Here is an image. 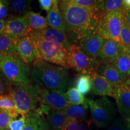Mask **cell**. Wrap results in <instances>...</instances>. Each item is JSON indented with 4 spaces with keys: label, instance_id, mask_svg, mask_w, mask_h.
Wrapping results in <instances>:
<instances>
[{
    "label": "cell",
    "instance_id": "6da1fadb",
    "mask_svg": "<svg viewBox=\"0 0 130 130\" xmlns=\"http://www.w3.org/2000/svg\"><path fill=\"white\" fill-rule=\"evenodd\" d=\"M58 7L71 44L78 45L97 32L99 15L95 11L75 5L70 0L58 1Z\"/></svg>",
    "mask_w": 130,
    "mask_h": 130
},
{
    "label": "cell",
    "instance_id": "5bb4252c",
    "mask_svg": "<svg viewBox=\"0 0 130 130\" xmlns=\"http://www.w3.org/2000/svg\"><path fill=\"white\" fill-rule=\"evenodd\" d=\"M113 98L119 111L123 117L130 114V86L121 84L114 87Z\"/></svg>",
    "mask_w": 130,
    "mask_h": 130
},
{
    "label": "cell",
    "instance_id": "f6af8a7d",
    "mask_svg": "<svg viewBox=\"0 0 130 130\" xmlns=\"http://www.w3.org/2000/svg\"><path fill=\"white\" fill-rule=\"evenodd\" d=\"M4 57H5L4 56L2 55L1 54H0V63L2 62V61L3 60Z\"/></svg>",
    "mask_w": 130,
    "mask_h": 130
},
{
    "label": "cell",
    "instance_id": "44dd1931",
    "mask_svg": "<svg viewBox=\"0 0 130 130\" xmlns=\"http://www.w3.org/2000/svg\"><path fill=\"white\" fill-rule=\"evenodd\" d=\"M111 64L117 70L124 84L130 72V56L122 49L119 57Z\"/></svg>",
    "mask_w": 130,
    "mask_h": 130
},
{
    "label": "cell",
    "instance_id": "f546056e",
    "mask_svg": "<svg viewBox=\"0 0 130 130\" xmlns=\"http://www.w3.org/2000/svg\"><path fill=\"white\" fill-rule=\"evenodd\" d=\"M90 121L84 120H67L63 130H89Z\"/></svg>",
    "mask_w": 130,
    "mask_h": 130
},
{
    "label": "cell",
    "instance_id": "2e32d148",
    "mask_svg": "<svg viewBox=\"0 0 130 130\" xmlns=\"http://www.w3.org/2000/svg\"><path fill=\"white\" fill-rule=\"evenodd\" d=\"M92 93L103 96H113L114 86L102 76L94 73L91 75Z\"/></svg>",
    "mask_w": 130,
    "mask_h": 130
},
{
    "label": "cell",
    "instance_id": "ffe728a7",
    "mask_svg": "<svg viewBox=\"0 0 130 130\" xmlns=\"http://www.w3.org/2000/svg\"><path fill=\"white\" fill-rule=\"evenodd\" d=\"M45 114L51 130H63L67 121L63 111L50 109Z\"/></svg>",
    "mask_w": 130,
    "mask_h": 130
},
{
    "label": "cell",
    "instance_id": "9a60e30c",
    "mask_svg": "<svg viewBox=\"0 0 130 130\" xmlns=\"http://www.w3.org/2000/svg\"><path fill=\"white\" fill-rule=\"evenodd\" d=\"M104 39L98 32L94 33L84 39L78 45L88 56L97 59L102 48Z\"/></svg>",
    "mask_w": 130,
    "mask_h": 130
},
{
    "label": "cell",
    "instance_id": "7402d4cb",
    "mask_svg": "<svg viewBox=\"0 0 130 130\" xmlns=\"http://www.w3.org/2000/svg\"><path fill=\"white\" fill-rule=\"evenodd\" d=\"M89 107L86 100L83 105L70 106L63 112L67 120H86Z\"/></svg>",
    "mask_w": 130,
    "mask_h": 130
},
{
    "label": "cell",
    "instance_id": "7c38bea8",
    "mask_svg": "<svg viewBox=\"0 0 130 130\" xmlns=\"http://www.w3.org/2000/svg\"><path fill=\"white\" fill-rule=\"evenodd\" d=\"M28 36L45 41L55 42L65 47L68 50L72 44L67 34L50 27L41 30H31Z\"/></svg>",
    "mask_w": 130,
    "mask_h": 130
},
{
    "label": "cell",
    "instance_id": "8fae6325",
    "mask_svg": "<svg viewBox=\"0 0 130 130\" xmlns=\"http://www.w3.org/2000/svg\"><path fill=\"white\" fill-rule=\"evenodd\" d=\"M31 29L23 16H13L5 20L4 33L12 39L28 36Z\"/></svg>",
    "mask_w": 130,
    "mask_h": 130
},
{
    "label": "cell",
    "instance_id": "3957f363",
    "mask_svg": "<svg viewBox=\"0 0 130 130\" xmlns=\"http://www.w3.org/2000/svg\"><path fill=\"white\" fill-rule=\"evenodd\" d=\"M42 88L40 85L32 82L11 84L8 94L13 98L19 114L26 115L37 109Z\"/></svg>",
    "mask_w": 130,
    "mask_h": 130
},
{
    "label": "cell",
    "instance_id": "484cf974",
    "mask_svg": "<svg viewBox=\"0 0 130 130\" xmlns=\"http://www.w3.org/2000/svg\"><path fill=\"white\" fill-rule=\"evenodd\" d=\"M0 109L7 113L14 119L19 116L16 105L9 94L0 96Z\"/></svg>",
    "mask_w": 130,
    "mask_h": 130
},
{
    "label": "cell",
    "instance_id": "8992f818",
    "mask_svg": "<svg viewBox=\"0 0 130 130\" xmlns=\"http://www.w3.org/2000/svg\"><path fill=\"white\" fill-rule=\"evenodd\" d=\"M93 123L99 128L107 127L116 115V106L107 96L93 100L86 99Z\"/></svg>",
    "mask_w": 130,
    "mask_h": 130
},
{
    "label": "cell",
    "instance_id": "d6986e66",
    "mask_svg": "<svg viewBox=\"0 0 130 130\" xmlns=\"http://www.w3.org/2000/svg\"><path fill=\"white\" fill-rule=\"evenodd\" d=\"M97 73L104 77L114 87L124 84L117 70L110 64H101Z\"/></svg>",
    "mask_w": 130,
    "mask_h": 130
},
{
    "label": "cell",
    "instance_id": "7a4b0ae2",
    "mask_svg": "<svg viewBox=\"0 0 130 130\" xmlns=\"http://www.w3.org/2000/svg\"><path fill=\"white\" fill-rule=\"evenodd\" d=\"M31 73L34 83L43 88L65 92L69 86V70L63 66L37 60L33 63Z\"/></svg>",
    "mask_w": 130,
    "mask_h": 130
},
{
    "label": "cell",
    "instance_id": "ee69618b",
    "mask_svg": "<svg viewBox=\"0 0 130 130\" xmlns=\"http://www.w3.org/2000/svg\"><path fill=\"white\" fill-rule=\"evenodd\" d=\"M124 84L130 86V72L129 73V74L128 75L127 79H126V80Z\"/></svg>",
    "mask_w": 130,
    "mask_h": 130
},
{
    "label": "cell",
    "instance_id": "f35d334b",
    "mask_svg": "<svg viewBox=\"0 0 130 130\" xmlns=\"http://www.w3.org/2000/svg\"><path fill=\"white\" fill-rule=\"evenodd\" d=\"M123 13L124 15V22L130 28V11L124 10Z\"/></svg>",
    "mask_w": 130,
    "mask_h": 130
},
{
    "label": "cell",
    "instance_id": "d590c367",
    "mask_svg": "<svg viewBox=\"0 0 130 130\" xmlns=\"http://www.w3.org/2000/svg\"><path fill=\"white\" fill-rule=\"evenodd\" d=\"M10 85L11 84L0 70V96L8 93Z\"/></svg>",
    "mask_w": 130,
    "mask_h": 130
},
{
    "label": "cell",
    "instance_id": "5b68a950",
    "mask_svg": "<svg viewBox=\"0 0 130 130\" xmlns=\"http://www.w3.org/2000/svg\"><path fill=\"white\" fill-rule=\"evenodd\" d=\"M30 37L32 39L36 47L38 60L63 66L68 69L70 68L68 60V50L65 47L55 42Z\"/></svg>",
    "mask_w": 130,
    "mask_h": 130
},
{
    "label": "cell",
    "instance_id": "bcb514c9",
    "mask_svg": "<svg viewBox=\"0 0 130 130\" xmlns=\"http://www.w3.org/2000/svg\"><path fill=\"white\" fill-rule=\"evenodd\" d=\"M126 130H130V128L126 126Z\"/></svg>",
    "mask_w": 130,
    "mask_h": 130
},
{
    "label": "cell",
    "instance_id": "d4e9b609",
    "mask_svg": "<svg viewBox=\"0 0 130 130\" xmlns=\"http://www.w3.org/2000/svg\"><path fill=\"white\" fill-rule=\"evenodd\" d=\"M31 1L28 0H11L8 1V7L14 16L22 17L29 11Z\"/></svg>",
    "mask_w": 130,
    "mask_h": 130
},
{
    "label": "cell",
    "instance_id": "b9f144b4",
    "mask_svg": "<svg viewBox=\"0 0 130 130\" xmlns=\"http://www.w3.org/2000/svg\"><path fill=\"white\" fill-rule=\"evenodd\" d=\"M125 123L127 127L130 128V114L125 118Z\"/></svg>",
    "mask_w": 130,
    "mask_h": 130
},
{
    "label": "cell",
    "instance_id": "4316f807",
    "mask_svg": "<svg viewBox=\"0 0 130 130\" xmlns=\"http://www.w3.org/2000/svg\"><path fill=\"white\" fill-rule=\"evenodd\" d=\"M0 54L4 56H18L14 48L12 39L4 32L0 34Z\"/></svg>",
    "mask_w": 130,
    "mask_h": 130
},
{
    "label": "cell",
    "instance_id": "e0dca14e",
    "mask_svg": "<svg viewBox=\"0 0 130 130\" xmlns=\"http://www.w3.org/2000/svg\"><path fill=\"white\" fill-rule=\"evenodd\" d=\"M53 6L47 12L46 19L48 26L67 35L65 22L58 7V1L53 0Z\"/></svg>",
    "mask_w": 130,
    "mask_h": 130
},
{
    "label": "cell",
    "instance_id": "8d00e7d4",
    "mask_svg": "<svg viewBox=\"0 0 130 130\" xmlns=\"http://www.w3.org/2000/svg\"><path fill=\"white\" fill-rule=\"evenodd\" d=\"M8 13V1L0 0V21L5 20Z\"/></svg>",
    "mask_w": 130,
    "mask_h": 130
},
{
    "label": "cell",
    "instance_id": "7bdbcfd3",
    "mask_svg": "<svg viewBox=\"0 0 130 130\" xmlns=\"http://www.w3.org/2000/svg\"><path fill=\"white\" fill-rule=\"evenodd\" d=\"M122 49L126 53L129 55L130 57V47L123 46H122Z\"/></svg>",
    "mask_w": 130,
    "mask_h": 130
},
{
    "label": "cell",
    "instance_id": "60d3db41",
    "mask_svg": "<svg viewBox=\"0 0 130 130\" xmlns=\"http://www.w3.org/2000/svg\"><path fill=\"white\" fill-rule=\"evenodd\" d=\"M5 24V20L0 21V34L3 33L4 32Z\"/></svg>",
    "mask_w": 130,
    "mask_h": 130
},
{
    "label": "cell",
    "instance_id": "277c9868",
    "mask_svg": "<svg viewBox=\"0 0 130 130\" xmlns=\"http://www.w3.org/2000/svg\"><path fill=\"white\" fill-rule=\"evenodd\" d=\"M0 70L11 84L32 82L31 70L18 56H5L0 63Z\"/></svg>",
    "mask_w": 130,
    "mask_h": 130
},
{
    "label": "cell",
    "instance_id": "d6a6232c",
    "mask_svg": "<svg viewBox=\"0 0 130 130\" xmlns=\"http://www.w3.org/2000/svg\"><path fill=\"white\" fill-rule=\"evenodd\" d=\"M14 120L4 110L0 109V130H9V124Z\"/></svg>",
    "mask_w": 130,
    "mask_h": 130
},
{
    "label": "cell",
    "instance_id": "ba28073f",
    "mask_svg": "<svg viewBox=\"0 0 130 130\" xmlns=\"http://www.w3.org/2000/svg\"><path fill=\"white\" fill-rule=\"evenodd\" d=\"M68 60L70 68H72L80 75L91 76L97 73L101 65L97 59L88 56L75 44H71L69 47Z\"/></svg>",
    "mask_w": 130,
    "mask_h": 130
},
{
    "label": "cell",
    "instance_id": "836d02e7",
    "mask_svg": "<svg viewBox=\"0 0 130 130\" xmlns=\"http://www.w3.org/2000/svg\"><path fill=\"white\" fill-rule=\"evenodd\" d=\"M26 121V115H22L20 118L14 120L10 122L9 129L10 130H23Z\"/></svg>",
    "mask_w": 130,
    "mask_h": 130
},
{
    "label": "cell",
    "instance_id": "9c48e42d",
    "mask_svg": "<svg viewBox=\"0 0 130 130\" xmlns=\"http://www.w3.org/2000/svg\"><path fill=\"white\" fill-rule=\"evenodd\" d=\"M40 105L49 110L62 111L70 106L66 92L49 90L43 88L40 94Z\"/></svg>",
    "mask_w": 130,
    "mask_h": 130
},
{
    "label": "cell",
    "instance_id": "f1b7e54d",
    "mask_svg": "<svg viewBox=\"0 0 130 130\" xmlns=\"http://www.w3.org/2000/svg\"><path fill=\"white\" fill-rule=\"evenodd\" d=\"M66 93L70 106L83 105L86 101V99L84 98V95L76 88L68 89Z\"/></svg>",
    "mask_w": 130,
    "mask_h": 130
},
{
    "label": "cell",
    "instance_id": "4fadbf2b",
    "mask_svg": "<svg viewBox=\"0 0 130 130\" xmlns=\"http://www.w3.org/2000/svg\"><path fill=\"white\" fill-rule=\"evenodd\" d=\"M121 50L122 45L119 42L105 39L97 59L100 64H111L119 57Z\"/></svg>",
    "mask_w": 130,
    "mask_h": 130
},
{
    "label": "cell",
    "instance_id": "30bf717a",
    "mask_svg": "<svg viewBox=\"0 0 130 130\" xmlns=\"http://www.w3.org/2000/svg\"><path fill=\"white\" fill-rule=\"evenodd\" d=\"M14 48L19 58L29 64L38 60L37 50L32 39L28 36L12 39Z\"/></svg>",
    "mask_w": 130,
    "mask_h": 130
},
{
    "label": "cell",
    "instance_id": "603a6c76",
    "mask_svg": "<svg viewBox=\"0 0 130 130\" xmlns=\"http://www.w3.org/2000/svg\"><path fill=\"white\" fill-rule=\"evenodd\" d=\"M23 17L28 21L31 30H41L49 27L46 18L43 17L40 13L29 10L24 15Z\"/></svg>",
    "mask_w": 130,
    "mask_h": 130
},
{
    "label": "cell",
    "instance_id": "74e56055",
    "mask_svg": "<svg viewBox=\"0 0 130 130\" xmlns=\"http://www.w3.org/2000/svg\"><path fill=\"white\" fill-rule=\"evenodd\" d=\"M53 0H39V3L42 9L49 12L53 6Z\"/></svg>",
    "mask_w": 130,
    "mask_h": 130
},
{
    "label": "cell",
    "instance_id": "4dcf8cb0",
    "mask_svg": "<svg viewBox=\"0 0 130 130\" xmlns=\"http://www.w3.org/2000/svg\"><path fill=\"white\" fill-rule=\"evenodd\" d=\"M70 2L80 7L95 11L97 13L98 0H70Z\"/></svg>",
    "mask_w": 130,
    "mask_h": 130
},
{
    "label": "cell",
    "instance_id": "cb8c5ba5",
    "mask_svg": "<svg viewBox=\"0 0 130 130\" xmlns=\"http://www.w3.org/2000/svg\"><path fill=\"white\" fill-rule=\"evenodd\" d=\"M124 10V1L121 0H98L97 12L99 17L111 11Z\"/></svg>",
    "mask_w": 130,
    "mask_h": 130
},
{
    "label": "cell",
    "instance_id": "ab89813d",
    "mask_svg": "<svg viewBox=\"0 0 130 130\" xmlns=\"http://www.w3.org/2000/svg\"><path fill=\"white\" fill-rule=\"evenodd\" d=\"M124 10L130 11V0L124 1Z\"/></svg>",
    "mask_w": 130,
    "mask_h": 130
},
{
    "label": "cell",
    "instance_id": "ac0fdd59",
    "mask_svg": "<svg viewBox=\"0 0 130 130\" xmlns=\"http://www.w3.org/2000/svg\"><path fill=\"white\" fill-rule=\"evenodd\" d=\"M23 130H51L43 114L37 109L26 114V121Z\"/></svg>",
    "mask_w": 130,
    "mask_h": 130
},
{
    "label": "cell",
    "instance_id": "52a82bcc",
    "mask_svg": "<svg viewBox=\"0 0 130 130\" xmlns=\"http://www.w3.org/2000/svg\"><path fill=\"white\" fill-rule=\"evenodd\" d=\"M124 23L123 12L115 11L108 12L99 17L97 32L104 39L119 42Z\"/></svg>",
    "mask_w": 130,
    "mask_h": 130
},
{
    "label": "cell",
    "instance_id": "83f0119b",
    "mask_svg": "<svg viewBox=\"0 0 130 130\" xmlns=\"http://www.w3.org/2000/svg\"><path fill=\"white\" fill-rule=\"evenodd\" d=\"M76 86L77 89L83 95L88 93L92 90L91 76L80 75L77 79Z\"/></svg>",
    "mask_w": 130,
    "mask_h": 130
},
{
    "label": "cell",
    "instance_id": "1f68e13d",
    "mask_svg": "<svg viewBox=\"0 0 130 130\" xmlns=\"http://www.w3.org/2000/svg\"><path fill=\"white\" fill-rule=\"evenodd\" d=\"M119 42L123 46L130 47V28L125 22L121 28Z\"/></svg>",
    "mask_w": 130,
    "mask_h": 130
},
{
    "label": "cell",
    "instance_id": "e575fe53",
    "mask_svg": "<svg viewBox=\"0 0 130 130\" xmlns=\"http://www.w3.org/2000/svg\"><path fill=\"white\" fill-rule=\"evenodd\" d=\"M106 130H126V125L123 119L119 117L115 119Z\"/></svg>",
    "mask_w": 130,
    "mask_h": 130
}]
</instances>
